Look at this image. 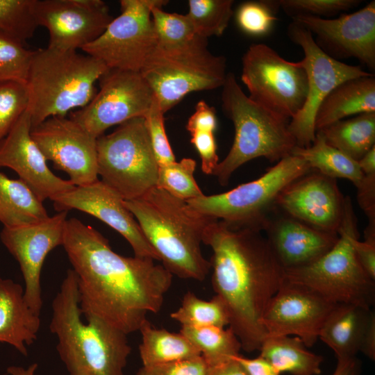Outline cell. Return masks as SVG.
<instances>
[{"mask_svg": "<svg viewBox=\"0 0 375 375\" xmlns=\"http://www.w3.org/2000/svg\"><path fill=\"white\" fill-rule=\"evenodd\" d=\"M62 246L76 275L85 319L98 318L128 335L161 310L173 279L162 265L118 254L101 233L75 217L66 220Z\"/></svg>", "mask_w": 375, "mask_h": 375, "instance_id": "1", "label": "cell"}, {"mask_svg": "<svg viewBox=\"0 0 375 375\" xmlns=\"http://www.w3.org/2000/svg\"><path fill=\"white\" fill-rule=\"evenodd\" d=\"M261 232L215 219L203 238L212 251L213 290L228 309V327L247 352L259 351L266 337L265 310L285 279V269Z\"/></svg>", "mask_w": 375, "mask_h": 375, "instance_id": "2", "label": "cell"}, {"mask_svg": "<svg viewBox=\"0 0 375 375\" xmlns=\"http://www.w3.org/2000/svg\"><path fill=\"white\" fill-rule=\"evenodd\" d=\"M158 260L173 276L202 281L211 269L201 251L204 233L215 219L157 187L124 201Z\"/></svg>", "mask_w": 375, "mask_h": 375, "instance_id": "3", "label": "cell"}, {"mask_svg": "<svg viewBox=\"0 0 375 375\" xmlns=\"http://www.w3.org/2000/svg\"><path fill=\"white\" fill-rule=\"evenodd\" d=\"M49 324L69 375H124L131 348L127 335L96 318L81 319L77 278L68 269L54 297Z\"/></svg>", "mask_w": 375, "mask_h": 375, "instance_id": "4", "label": "cell"}, {"mask_svg": "<svg viewBox=\"0 0 375 375\" xmlns=\"http://www.w3.org/2000/svg\"><path fill=\"white\" fill-rule=\"evenodd\" d=\"M108 69L101 60L77 51L34 50L26 83L32 128L86 106L97 92L96 82Z\"/></svg>", "mask_w": 375, "mask_h": 375, "instance_id": "5", "label": "cell"}, {"mask_svg": "<svg viewBox=\"0 0 375 375\" xmlns=\"http://www.w3.org/2000/svg\"><path fill=\"white\" fill-rule=\"evenodd\" d=\"M222 88V108L233 124L235 137L212 175L226 185L233 172L247 162L259 157L278 162L291 154L297 142L288 129L289 121L252 101L233 73L227 74Z\"/></svg>", "mask_w": 375, "mask_h": 375, "instance_id": "6", "label": "cell"}, {"mask_svg": "<svg viewBox=\"0 0 375 375\" xmlns=\"http://www.w3.org/2000/svg\"><path fill=\"white\" fill-rule=\"evenodd\" d=\"M334 246L314 262L285 269V278L317 292L334 303L372 308L375 301V280L363 269L352 245L359 238L357 219L351 199L345 197L344 212Z\"/></svg>", "mask_w": 375, "mask_h": 375, "instance_id": "7", "label": "cell"}, {"mask_svg": "<svg viewBox=\"0 0 375 375\" xmlns=\"http://www.w3.org/2000/svg\"><path fill=\"white\" fill-rule=\"evenodd\" d=\"M140 72L164 113L190 92L222 87L228 74L226 58L212 54L199 35L178 47L156 45Z\"/></svg>", "mask_w": 375, "mask_h": 375, "instance_id": "8", "label": "cell"}, {"mask_svg": "<svg viewBox=\"0 0 375 375\" xmlns=\"http://www.w3.org/2000/svg\"><path fill=\"white\" fill-rule=\"evenodd\" d=\"M311 169L302 158L289 155L258 178L220 194L186 201L197 212L228 224L260 231L276 210V201L288 184Z\"/></svg>", "mask_w": 375, "mask_h": 375, "instance_id": "9", "label": "cell"}, {"mask_svg": "<svg viewBox=\"0 0 375 375\" xmlns=\"http://www.w3.org/2000/svg\"><path fill=\"white\" fill-rule=\"evenodd\" d=\"M97 173L124 201L156 187L158 164L144 117L127 120L97 139Z\"/></svg>", "mask_w": 375, "mask_h": 375, "instance_id": "10", "label": "cell"}, {"mask_svg": "<svg viewBox=\"0 0 375 375\" xmlns=\"http://www.w3.org/2000/svg\"><path fill=\"white\" fill-rule=\"evenodd\" d=\"M241 80L252 101L289 122L306 100L305 69L265 44H253L244 53Z\"/></svg>", "mask_w": 375, "mask_h": 375, "instance_id": "11", "label": "cell"}, {"mask_svg": "<svg viewBox=\"0 0 375 375\" xmlns=\"http://www.w3.org/2000/svg\"><path fill=\"white\" fill-rule=\"evenodd\" d=\"M165 0H121L120 15L103 33L82 48L108 69L140 72L157 45L151 10Z\"/></svg>", "mask_w": 375, "mask_h": 375, "instance_id": "12", "label": "cell"}, {"mask_svg": "<svg viewBox=\"0 0 375 375\" xmlns=\"http://www.w3.org/2000/svg\"><path fill=\"white\" fill-rule=\"evenodd\" d=\"M287 33L289 39L303 51V58L299 63L306 72L308 83L306 102L290 120L288 129L297 146L308 147L315 140V115L326 97L347 80L374 74L360 66L346 64L327 55L317 45L312 34L297 22L288 25Z\"/></svg>", "mask_w": 375, "mask_h": 375, "instance_id": "13", "label": "cell"}, {"mask_svg": "<svg viewBox=\"0 0 375 375\" xmlns=\"http://www.w3.org/2000/svg\"><path fill=\"white\" fill-rule=\"evenodd\" d=\"M99 82L94 98L69 117L97 139L114 125L144 117L155 98L140 72L108 69Z\"/></svg>", "mask_w": 375, "mask_h": 375, "instance_id": "14", "label": "cell"}, {"mask_svg": "<svg viewBox=\"0 0 375 375\" xmlns=\"http://www.w3.org/2000/svg\"><path fill=\"white\" fill-rule=\"evenodd\" d=\"M67 211L35 222L3 227L2 244L19 263L24 281V298L28 306L40 315L43 306L41 272L47 255L62 246Z\"/></svg>", "mask_w": 375, "mask_h": 375, "instance_id": "15", "label": "cell"}, {"mask_svg": "<svg viewBox=\"0 0 375 375\" xmlns=\"http://www.w3.org/2000/svg\"><path fill=\"white\" fill-rule=\"evenodd\" d=\"M31 134L46 160L66 172L73 185L98 180L97 138L75 121L51 117L32 128Z\"/></svg>", "mask_w": 375, "mask_h": 375, "instance_id": "16", "label": "cell"}, {"mask_svg": "<svg viewBox=\"0 0 375 375\" xmlns=\"http://www.w3.org/2000/svg\"><path fill=\"white\" fill-rule=\"evenodd\" d=\"M38 26L49 34L47 47L77 51L97 39L112 20L101 0H35Z\"/></svg>", "mask_w": 375, "mask_h": 375, "instance_id": "17", "label": "cell"}, {"mask_svg": "<svg viewBox=\"0 0 375 375\" xmlns=\"http://www.w3.org/2000/svg\"><path fill=\"white\" fill-rule=\"evenodd\" d=\"M292 19L305 27L317 45L331 58H353L369 69H375L374 0L354 12L333 19L297 15Z\"/></svg>", "mask_w": 375, "mask_h": 375, "instance_id": "18", "label": "cell"}, {"mask_svg": "<svg viewBox=\"0 0 375 375\" xmlns=\"http://www.w3.org/2000/svg\"><path fill=\"white\" fill-rule=\"evenodd\" d=\"M336 304L308 287L285 278L262 317L266 336H297L310 347L319 339L324 322Z\"/></svg>", "mask_w": 375, "mask_h": 375, "instance_id": "19", "label": "cell"}, {"mask_svg": "<svg viewBox=\"0 0 375 375\" xmlns=\"http://www.w3.org/2000/svg\"><path fill=\"white\" fill-rule=\"evenodd\" d=\"M345 197L335 178L311 169L279 193L276 206L282 213L322 231L338 234Z\"/></svg>", "mask_w": 375, "mask_h": 375, "instance_id": "20", "label": "cell"}, {"mask_svg": "<svg viewBox=\"0 0 375 375\" xmlns=\"http://www.w3.org/2000/svg\"><path fill=\"white\" fill-rule=\"evenodd\" d=\"M51 201L58 212L75 209L103 222L127 240L135 256L158 260L123 198L102 181L98 179L89 184L74 186Z\"/></svg>", "mask_w": 375, "mask_h": 375, "instance_id": "21", "label": "cell"}, {"mask_svg": "<svg viewBox=\"0 0 375 375\" xmlns=\"http://www.w3.org/2000/svg\"><path fill=\"white\" fill-rule=\"evenodd\" d=\"M31 122L26 110L0 142V168L15 172L42 202L72 190L75 185L54 174L31 137Z\"/></svg>", "mask_w": 375, "mask_h": 375, "instance_id": "22", "label": "cell"}, {"mask_svg": "<svg viewBox=\"0 0 375 375\" xmlns=\"http://www.w3.org/2000/svg\"><path fill=\"white\" fill-rule=\"evenodd\" d=\"M264 231L284 269L314 262L328 251L339 237L338 234L320 231L283 213L272 217Z\"/></svg>", "mask_w": 375, "mask_h": 375, "instance_id": "23", "label": "cell"}, {"mask_svg": "<svg viewBox=\"0 0 375 375\" xmlns=\"http://www.w3.org/2000/svg\"><path fill=\"white\" fill-rule=\"evenodd\" d=\"M40 316L26 304L24 288L0 277V344H8L23 356L38 338Z\"/></svg>", "mask_w": 375, "mask_h": 375, "instance_id": "24", "label": "cell"}, {"mask_svg": "<svg viewBox=\"0 0 375 375\" xmlns=\"http://www.w3.org/2000/svg\"><path fill=\"white\" fill-rule=\"evenodd\" d=\"M373 312L354 304L337 303L324 322L319 339L334 351L338 360L355 358Z\"/></svg>", "mask_w": 375, "mask_h": 375, "instance_id": "25", "label": "cell"}, {"mask_svg": "<svg viewBox=\"0 0 375 375\" xmlns=\"http://www.w3.org/2000/svg\"><path fill=\"white\" fill-rule=\"evenodd\" d=\"M375 112L374 75L347 80L335 87L319 106L315 131L353 115Z\"/></svg>", "mask_w": 375, "mask_h": 375, "instance_id": "26", "label": "cell"}, {"mask_svg": "<svg viewBox=\"0 0 375 375\" xmlns=\"http://www.w3.org/2000/svg\"><path fill=\"white\" fill-rule=\"evenodd\" d=\"M260 356L267 360L278 373L292 375H318L323 357L306 349L297 336H266L259 349Z\"/></svg>", "mask_w": 375, "mask_h": 375, "instance_id": "27", "label": "cell"}, {"mask_svg": "<svg viewBox=\"0 0 375 375\" xmlns=\"http://www.w3.org/2000/svg\"><path fill=\"white\" fill-rule=\"evenodd\" d=\"M140 357L143 366L201 356L196 347L181 332L157 328L146 319L140 326Z\"/></svg>", "mask_w": 375, "mask_h": 375, "instance_id": "28", "label": "cell"}, {"mask_svg": "<svg viewBox=\"0 0 375 375\" xmlns=\"http://www.w3.org/2000/svg\"><path fill=\"white\" fill-rule=\"evenodd\" d=\"M48 217L43 202L23 181L0 172V222L3 227L27 224Z\"/></svg>", "mask_w": 375, "mask_h": 375, "instance_id": "29", "label": "cell"}, {"mask_svg": "<svg viewBox=\"0 0 375 375\" xmlns=\"http://www.w3.org/2000/svg\"><path fill=\"white\" fill-rule=\"evenodd\" d=\"M317 131L327 144L358 162L375 146V112L342 119Z\"/></svg>", "mask_w": 375, "mask_h": 375, "instance_id": "30", "label": "cell"}, {"mask_svg": "<svg viewBox=\"0 0 375 375\" xmlns=\"http://www.w3.org/2000/svg\"><path fill=\"white\" fill-rule=\"evenodd\" d=\"M290 155L304 160L312 170L330 178L348 179L356 187L364 176L357 161L327 144L318 131H316L315 140L309 147L295 146Z\"/></svg>", "mask_w": 375, "mask_h": 375, "instance_id": "31", "label": "cell"}, {"mask_svg": "<svg viewBox=\"0 0 375 375\" xmlns=\"http://www.w3.org/2000/svg\"><path fill=\"white\" fill-rule=\"evenodd\" d=\"M180 332L196 347L208 367L231 359L242 349L238 338L229 327H181Z\"/></svg>", "mask_w": 375, "mask_h": 375, "instance_id": "32", "label": "cell"}, {"mask_svg": "<svg viewBox=\"0 0 375 375\" xmlns=\"http://www.w3.org/2000/svg\"><path fill=\"white\" fill-rule=\"evenodd\" d=\"M170 317L181 327L224 328L230 323L228 309L219 297L215 294L210 300L206 301L190 291L184 294L181 306Z\"/></svg>", "mask_w": 375, "mask_h": 375, "instance_id": "33", "label": "cell"}, {"mask_svg": "<svg viewBox=\"0 0 375 375\" xmlns=\"http://www.w3.org/2000/svg\"><path fill=\"white\" fill-rule=\"evenodd\" d=\"M233 0H190L187 13L197 35L221 36L233 15Z\"/></svg>", "mask_w": 375, "mask_h": 375, "instance_id": "34", "label": "cell"}, {"mask_svg": "<svg viewBox=\"0 0 375 375\" xmlns=\"http://www.w3.org/2000/svg\"><path fill=\"white\" fill-rule=\"evenodd\" d=\"M196 165L194 159L184 158L179 162L159 166L156 187L184 201L203 196L194 176Z\"/></svg>", "mask_w": 375, "mask_h": 375, "instance_id": "35", "label": "cell"}, {"mask_svg": "<svg viewBox=\"0 0 375 375\" xmlns=\"http://www.w3.org/2000/svg\"><path fill=\"white\" fill-rule=\"evenodd\" d=\"M34 51L0 29V81L26 83Z\"/></svg>", "mask_w": 375, "mask_h": 375, "instance_id": "36", "label": "cell"}, {"mask_svg": "<svg viewBox=\"0 0 375 375\" xmlns=\"http://www.w3.org/2000/svg\"><path fill=\"white\" fill-rule=\"evenodd\" d=\"M162 6H156L151 10L157 45L174 47L191 41L197 35L188 15L165 12Z\"/></svg>", "mask_w": 375, "mask_h": 375, "instance_id": "37", "label": "cell"}, {"mask_svg": "<svg viewBox=\"0 0 375 375\" xmlns=\"http://www.w3.org/2000/svg\"><path fill=\"white\" fill-rule=\"evenodd\" d=\"M38 27L35 0H0V29L24 43Z\"/></svg>", "mask_w": 375, "mask_h": 375, "instance_id": "38", "label": "cell"}, {"mask_svg": "<svg viewBox=\"0 0 375 375\" xmlns=\"http://www.w3.org/2000/svg\"><path fill=\"white\" fill-rule=\"evenodd\" d=\"M28 104V92L26 83L0 81V142L27 110Z\"/></svg>", "mask_w": 375, "mask_h": 375, "instance_id": "39", "label": "cell"}, {"mask_svg": "<svg viewBox=\"0 0 375 375\" xmlns=\"http://www.w3.org/2000/svg\"><path fill=\"white\" fill-rule=\"evenodd\" d=\"M279 8L276 1H247L240 6L236 21L240 28L247 34L260 36L272 28Z\"/></svg>", "mask_w": 375, "mask_h": 375, "instance_id": "40", "label": "cell"}, {"mask_svg": "<svg viewBox=\"0 0 375 375\" xmlns=\"http://www.w3.org/2000/svg\"><path fill=\"white\" fill-rule=\"evenodd\" d=\"M276 2L291 18L297 15L331 17L342 14L360 3L358 0H276Z\"/></svg>", "mask_w": 375, "mask_h": 375, "instance_id": "41", "label": "cell"}, {"mask_svg": "<svg viewBox=\"0 0 375 375\" xmlns=\"http://www.w3.org/2000/svg\"><path fill=\"white\" fill-rule=\"evenodd\" d=\"M164 114L155 97L149 110L144 117L158 166L165 165L176 161L166 134Z\"/></svg>", "mask_w": 375, "mask_h": 375, "instance_id": "42", "label": "cell"}, {"mask_svg": "<svg viewBox=\"0 0 375 375\" xmlns=\"http://www.w3.org/2000/svg\"><path fill=\"white\" fill-rule=\"evenodd\" d=\"M208 367L201 356L167 363L142 365L136 375H207Z\"/></svg>", "mask_w": 375, "mask_h": 375, "instance_id": "43", "label": "cell"}, {"mask_svg": "<svg viewBox=\"0 0 375 375\" xmlns=\"http://www.w3.org/2000/svg\"><path fill=\"white\" fill-rule=\"evenodd\" d=\"M191 135V143L198 151L201 160V169L206 174H212L217 164V144L214 133L196 132Z\"/></svg>", "mask_w": 375, "mask_h": 375, "instance_id": "44", "label": "cell"}, {"mask_svg": "<svg viewBox=\"0 0 375 375\" xmlns=\"http://www.w3.org/2000/svg\"><path fill=\"white\" fill-rule=\"evenodd\" d=\"M216 112L206 101H200L194 112L188 119L186 128L190 134L196 132L214 133L217 128Z\"/></svg>", "mask_w": 375, "mask_h": 375, "instance_id": "45", "label": "cell"}, {"mask_svg": "<svg viewBox=\"0 0 375 375\" xmlns=\"http://www.w3.org/2000/svg\"><path fill=\"white\" fill-rule=\"evenodd\" d=\"M356 188L358 204L369 220L367 228L375 229V174H364Z\"/></svg>", "mask_w": 375, "mask_h": 375, "instance_id": "46", "label": "cell"}, {"mask_svg": "<svg viewBox=\"0 0 375 375\" xmlns=\"http://www.w3.org/2000/svg\"><path fill=\"white\" fill-rule=\"evenodd\" d=\"M351 242L360 265L375 280V238H365L360 242L359 238H353Z\"/></svg>", "mask_w": 375, "mask_h": 375, "instance_id": "47", "label": "cell"}, {"mask_svg": "<svg viewBox=\"0 0 375 375\" xmlns=\"http://www.w3.org/2000/svg\"><path fill=\"white\" fill-rule=\"evenodd\" d=\"M243 367L248 375H280L273 365L261 356L249 358L239 354L232 357Z\"/></svg>", "mask_w": 375, "mask_h": 375, "instance_id": "48", "label": "cell"}, {"mask_svg": "<svg viewBox=\"0 0 375 375\" xmlns=\"http://www.w3.org/2000/svg\"><path fill=\"white\" fill-rule=\"evenodd\" d=\"M369 359L375 360V313L372 312L365 329L360 351Z\"/></svg>", "mask_w": 375, "mask_h": 375, "instance_id": "49", "label": "cell"}, {"mask_svg": "<svg viewBox=\"0 0 375 375\" xmlns=\"http://www.w3.org/2000/svg\"><path fill=\"white\" fill-rule=\"evenodd\" d=\"M207 375H248L233 358L219 365L208 367Z\"/></svg>", "mask_w": 375, "mask_h": 375, "instance_id": "50", "label": "cell"}, {"mask_svg": "<svg viewBox=\"0 0 375 375\" xmlns=\"http://www.w3.org/2000/svg\"><path fill=\"white\" fill-rule=\"evenodd\" d=\"M361 363L356 358L338 360L336 368L332 375H360Z\"/></svg>", "mask_w": 375, "mask_h": 375, "instance_id": "51", "label": "cell"}, {"mask_svg": "<svg viewBox=\"0 0 375 375\" xmlns=\"http://www.w3.org/2000/svg\"><path fill=\"white\" fill-rule=\"evenodd\" d=\"M358 164L364 174H375V146L358 161Z\"/></svg>", "mask_w": 375, "mask_h": 375, "instance_id": "52", "label": "cell"}, {"mask_svg": "<svg viewBox=\"0 0 375 375\" xmlns=\"http://www.w3.org/2000/svg\"><path fill=\"white\" fill-rule=\"evenodd\" d=\"M38 365L37 363H32L27 367L12 365L7 368V372L10 375H38L36 373Z\"/></svg>", "mask_w": 375, "mask_h": 375, "instance_id": "53", "label": "cell"}]
</instances>
